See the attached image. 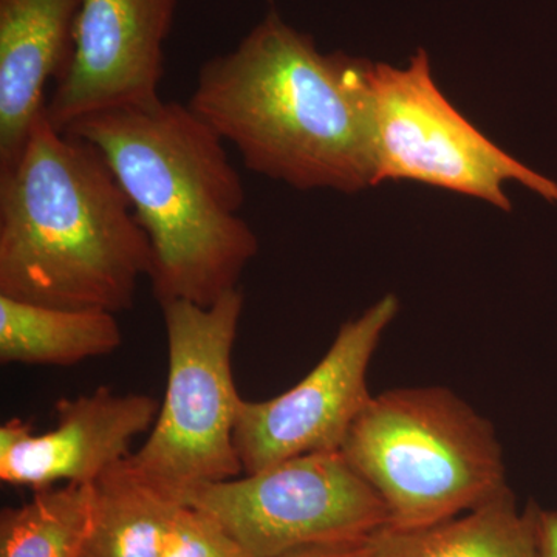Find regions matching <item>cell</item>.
<instances>
[{
	"instance_id": "obj_1",
	"label": "cell",
	"mask_w": 557,
	"mask_h": 557,
	"mask_svg": "<svg viewBox=\"0 0 557 557\" xmlns=\"http://www.w3.org/2000/svg\"><path fill=\"white\" fill-rule=\"evenodd\" d=\"M369 60L325 54L270 10L201 64L188 106L249 171L298 189L375 185Z\"/></svg>"
},
{
	"instance_id": "obj_2",
	"label": "cell",
	"mask_w": 557,
	"mask_h": 557,
	"mask_svg": "<svg viewBox=\"0 0 557 557\" xmlns=\"http://www.w3.org/2000/svg\"><path fill=\"white\" fill-rule=\"evenodd\" d=\"M150 269L148 236L108 161L44 110L0 170V296L119 314Z\"/></svg>"
},
{
	"instance_id": "obj_3",
	"label": "cell",
	"mask_w": 557,
	"mask_h": 557,
	"mask_svg": "<svg viewBox=\"0 0 557 557\" xmlns=\"http://www.w3.org/2000/svg\"><path fill=\"white\" fill-rule=\"evenodd\" d=\"M64 132L100 150L126 193L149 239V281L160 306L208 307L240 288L259 251L240 215L244 180L225 141L188 104L108 110Z\"/></svg>"
},
{
	"instance_id": "obj_4",
	"label": "cell",
	"mask_w": 557,
	"mask_h": 557,
	"mask_svg": "<svg viewBox=\"0 0 557 557\" xmlns=\"http://www.w3.org/2000/svg\"><path fill=\"white\" fill-rule=\"evenodd\" d=\"M339 450L398 530L456 518L508 487L493 424L446 387L372 395Z\"/></svg>"
},
{
	"instance_id": "obj_5",
	"label": "cell",
	"mask_w": 557,
	"mask_h": 557,
	"mask_svg": "<svg viewBox=\"0 0 557 557\" xmlns=\"http://www.w3.org/2000/svg\"><path fill=\"white\" fill-rule=\"evenodd\" d=\"M242 288L212 306L161 304L168 384L145 445L129 460L175 496L244 474L234 443L244 398L233 375V348L244 313Z\"/></svg>"
},
{
	"instance_id": "obj_6",
	"label": "cell",
	"mask_w": 557,
	"mask_h": 557,
	"mask_svg": "<svg viewBox=\"0 0 557 557\" xmlns=\"http://www.w3.org/2000/svg\"><path fill=\"white\" fill-rule=\"evenodd\" d=\"M368 86L375 185L413 180L509 211L504 186L518 180L557 201V183L512 159L450 104L435 84L426 50H418L406 69L370 61Z\"/></svg>"
},
{
	"instance_id": "obj_7",
	"label": "cell",
	"mask_w": 557,
	"mask_h": 557,
	"mask_svg": "<svg viewBox=\"0 0 557 557\" xmlns=\"http://www.w3.org/2000/svg\"><path fill=\"white\" fill-rule=\"evenodd\" d=\"M183 504L218 520L247 557L361 541L388 525L379 494L341 450L288 458L197 487Z\"/></svg>"
},
{
	"instance_id": "obj_8",
	"label": "cell",
	"mask_w": 557,
	"mask_h": 557,
	"mask_svg": "<svg viewBox=\"0 0 557 557\" xmlns=\"http://www.w3.org/2000/svg\"><path fill=\"white\" fill-rule=\"evenodd\" d=\"M398 310V299L384 296L339 329L327 354L298 384L274 398L242 401L234 443L244 474L288 458L341 449L372 398L370 361Z\"/></svg>"
},
{
	"instance_id": "obj_9",
	"label": "cell",
	"mask_w": 557,
	"mask_h": 557,
	"mask_svg": "<svg viewBox=\"0 0 557 557\" xmlns=\"http://www.w3.org/2000/svg\"><path fill=\"white\" fill-rule=\"evenodd\" d=\"M180 0H81L73 49L46 113L64 132L81 119L159 104L164 46Z\"/></svg>"
},
{
	"instance_id": "obj_10",
	"label": "cell",
	"mask_w": 557,
	"mask_h": 557,
	"mask_svg": "<svg viewBox=\"0 0 557 557\" xmlns=\"http://www.w3.org/2000/svg\"><path fill=\"white\" fill-rule=\"evenodd\" d=\"M159 410L150 395L98 387L61 399L57 428L44 434L13 418L0 428V480L36 491L54 483L91 485L131 456L132 443L152 429Z\"/></svg>"
},
{
	"instance_id": "obj_11",
	"label": "cell",
	"mask_w": 557,
	"mask_h": 557,
	"mask_svg": "<svg viewBox=\"0 0 557 557\" xmlns=\"http://www.w3.org/2000/svg\"><path fill=\"white\" fill-rule=\"evenodd\" d=\"M81 0H0V170L20 156L46 110L47 84L73 49Z\"/></svg>"
},
{
	"instance_id": "obj_12",
	"label": "cell",
	"mask_w": 557,
	"mask_h": 557,
	"mask_svg": "<svg viewBox=\"0 0 557 557\" xmlns=\"http://www.w3.org/2000/svg\"><path fill=\"white\" fill-rule=\"evenodd\" d=\"M539 511L519 507L512 491L434 525L386 527L372 537V557H539Z\"/></svg>"
},
{
	"instance_id": "obj_13",
	"label": "cell",
	"mask_w": 557,
	"mask_h": 557,
	"mask_svg": "<svg viewBox=\"0 0 557 557\" xmlns=\"http://www.w3.org/2000/svg\"><path fill=\"white\" fill-rule=\"evenodd\" d=\"M79 557H161L182 498L146 478L129 457L95 480Z\"/></svg>"
},
{
	"instance_id": "obj_14",
	"label": "cell",
	"mask_w": 557,
	"mask_h": 557,
	"mask_svg": "<svg viewBox=\"0 0 557 557\" xmlns=\"http://www.w3.org/2000/svg\"><path fill=\"white\" fill-rule=\"evenodd\" d=\"M123 330L115 313L57 309L0 296L3 364L73 366L119 350Z\"/></svg>"
},
{
	"instance_id": "obj_15",
	"label": "cell",
	"mask_w": 557,
	"mask_h": 557,
	"mask_svg": "<svg viewBox=\"0 0 557 557\" xmlns=\"http://www.w3.org/2000/svg\"><path fill=\"white\" fill-rule=\"evenodd\" d=\"M90 485L67 483L0 515V557H79L89 527Z\"/></svg>"
},
{
	"instance_id": "obj_16",
	"label": "cell",
	"mask_w": 557,
	"mask_h": 557,
	"mask_svg": "<svg viewBox=\"0 0 557 557\" xmlns=\"http://www.w3.org/2000/svg\"><path fill=\"white\" fill-rule=\"evenodd\" d=\"M161 557H247L222 525L200 509L185 505Z\"/></svg>"
},
{
	"instance_id": "obj_17",
	"label": "cell",
	"mask_w": 557,
	"mask_h": 557,
	"mask_svg": "<svg viewBox=\"0 0 557 557\" xmlns=\"http://www.w3.org/2000/svg\"><path fill=\"white\" fill-rule=\"evenodd\" d=\"M276 557H372V537L295 549Z\"/></svg>"
},
{
	"instance_id": "obj_18",
	"label": "cell",
	"mask_w": 557,
	"mask_h": 557,
	"mask_svg": "<svg viewBox=\"0 0 557 557\" xmlns=\"http://www.w3.org/2000/svg\"><path fill=\"white\" fill-rule=\"evenodd\" d=\"M539 557H557V509L539 511Z\"/></svg>"
}]
</instances>
